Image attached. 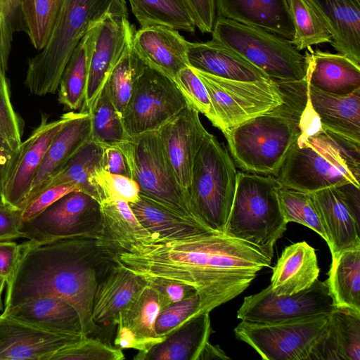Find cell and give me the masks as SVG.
Returning a JSON list of instances; mask_svg holds the SVG:
<instances>
[{"instance_id":"obj_1","label":"cell","mask_w":360,"mask_h":360,"mask_svg":"<svg viewBox=\"0 0 360 360\" xmlns=\"http://www.w3.org/2000/svg\"><path fill=\"white\" fill-rule=\"evenodd\" d=\"M113 261L146 283H177L194 290L204 311L243 292L271 260L255 246L224 233L148 238L113 255Z\"/></svg>"},{"instance_id":"obj_2","label":"cell","mask_w":360,"mask_h":360,"mask_svg":"<svg viewBox=\"0 0 360 360\" xmlns=\"http://www.w3.org/2000/svg\"><path fill=\"white\" fill-rule=\"evenodd\" d=\"M98 238L85 236L20 243L16 266L6 281L1 312L30 299L56 296L77 310L85 336L98 331L92 319L94 294L114 262L113 254Z\"/></svg>"},{"instance_id":"obj_3","label":"cell","mask_w":360,"mask_h":360,"mask_svg":"<svg viewBox=\"0 0 360 360\" xmlns=\"http://www.w3.org/2000/svg\"><path fill=\"white\" fill-rule=\"evenodd\" d=\"M278 82L283 94L282 104L224 134L236 163L250 173L276 176L302 132L308 102L307 77Z\"/></svg>"},{"instance_id":"obj_4","label":"cell","mask_w":360,"mask_h":360,"mask_svg":"<svg viewBox=\"0 0 360 360\" xmlns=\"http://www.w3.org/2000/svg\"><path fill=\"white\" fill-rule=\"evenodd\" d=\"M359 146L322 127L302 132L276 178L283 187L306 193L347 183L360 186Z\"/></svg>"},{"instance_id":"obj_5","label":"cell","mask_w":360,"mask_h":360,"mask_svg":"<svg viewBox=\"0 0 360 360\" xmlns=\"http://www.w3.org/2000/svg\"><path fill=\"white\" fill-rule=\"evenodd\" d=\"M111 13L129 15L125 0H64L49 42L28 60L24 84L30 92L38 96L54 94L77 44Z\"/></svg>"},{"instance_id":"obj_6","label":"cell","mask_w":360,"mask_h":360,"mask_svg":"<svg viewBox=\"0 0 360 360\" xmlns=\"http://www.w3.org/2000/svg\"><path fill=\"white\" fill-rule=\"evenodd\" d=\"M281 185L271 175L238 172L235 195L224 234L245 241L271 260L287 224L281 211Z\"/></svg>"},{"instance_id":"obj_7","label":"cell","mask_w":360,"mask_h":360,"mask_svg":"<svg viewBox=\"0 0 360 360\" xmlns=\"http://www.w3.org/2000/svg\"><path fill=\"white\" fill-rule=\"evenodd\" d=\"M238 172L227 149L210 134L195 157L187 190L196 218L224 233L237 185Z\"/></svg>"},{"instance_id":"obj_8","label":"cell","mask_w":360,"mask_h":360,"mask_svg":"<svg viewBox=\"0 0 360 360\" xmlns=\"http://www.w3.org/2000/svg\"><path fill=\"white\" fill-rule=\"evenodd\" d=\"M212 39L233 49L270 79L297 81L305 77L307 62L290 40L259 27L217 18Z\"/></svg>"},{"instance_id":"obj_9","label":"cell","mask_w":360,"mask_h":360,"mask_svg":"<svg viewBox=\"0 0 360 360\" xmlns=\"http://www.w3.org/2000/svg\"><path fill=\"white\" fill-rule=\"evenodd\" d=\"M119 145L127 155L131 178L138 184L140 195L200 222L193 213L188 192L176 179L157 131L131 137Z\"/></svg>"},{"instance_id":"obj_10","label":"cell","mask_w":360,"mask_h":360,"mask_svg":"<svg viewBox=\"0 0 360 360\" xmlns=\"http://www.w3.org/2000/svg\"><path fill=\"white\" fill-rule=\"evenodd\" d=\"M193 70L210 98L211 109L207 117L224 134L284 101L276 80L236 81Z\"/></svg>"},{"instance_id":"obj_11","label":"cell","mask_w":360,"mask_h":360,"mask_svg":"<svg viewBox=\"0 0 360 360\" xmlns=\"http://www.w3.org/2000/svg\"><path fill=\"white\" fill-rule=\"evenodd\" d=\"M330 313L275 323L242 321L234 333L237 339L251 346L263 359L309 360Z\"/></svg>"},{"instance_id":"obj_12","label":"cell","mask_w":360,"mask_h":360,"mask_svg":"<svg viewBox=\"0 0 360 360\" xmlns=\"http://www.w3.org/2000/svg\"><path fill=\"white\" fill-rule=\"evenodd\" d=\"M188 104L172 78L146 65L122 116L125 131L130 138L157 131Z\"/></svg>"},{"instance_id":"obj_13","label":"cell","mask_w":360,"mask_h":360,"mask_svg":"<svg viewBox=\"0 0 360 360\" xmlns=\"http://www.w3.org/2000/svg\"><path fill=\"white\" fill-rule=\"evenodd\" d=\"M101 205L82 191L71 192L33 219L22 222V238L42 242L75 237L101 236Z\"/></svg>"},{"instance_id":"obj_14","label":"cell","mask_w":360,"mask_h":360,"mask_svg":"<svg viewBox=\"0 0 360 360\" xmlns=\"http://www.w3.org/2000/svg\"><path fill=\"white\" fill-rule=\"evenodd\" d=\"M335 308L327 280L291 295H277L270 285L247 296L237 311L238 319L254 323H275L328 314Z\"/></svg>"},{"instance_id":"obj_15","label":"cell","mask_w":360,"mask_h":360,"mask_svg":"<svg viewBox=\"0 0 360 360\" xmlns=\"http://www.w3.org/2000/svg\"><path fill=\"white\" fill-rule=\"evenodd\" d=\"M95 30L83 111L93 105L135 32L128 15L120 13L109 14L95 26Z\"/></svg>"},{"instance_id":"obj_16","label":"cell","mask_w":360,"mask_h":360,"mask_svg":"<svg viewBox=\"0 0 360 360\" xmlns=\"http://www.w3.org/2000/svg\"><path fill=\"white\" fill-rule=\"evenodd\" d=\"M84 337L48 331L0 314V360H51Z\"/></svg>"},{"instance_id":"obj_17","label":"cell","mask_w":360,"mask_h":360,"mask_svg":"<svg viewBox=\"0 0 360 360\" xmlns=\"http://www.w3.org/2000/svg\"><path fill=\"white\" fill-rule=\"evenodd\" d=\"M65 119L66 113L53 121H49V116L42 115L38 127L22 141L3 191L1 200L4 205L22 210L34 176Z\"/></svg>"},{"instance_id":"obj_18","label":"cell","mask_w":360,"mask_h":360,"mask_svg":"<svg viewBox=\"0 0 360 360\" xmlns=\"http://www.w3.org/2000/svg\"><path fill=\"white\" fill-rule=\"evenodd\" d=\"M157 132L179 184L187 191L197 153L211 134L189 103Z\"/></svg>"},{"instance_id":"obj_19","label":"cell","mask_w":360,"mask_h":360,"mask_svg":"<svg viewBox=\"0 0 360 360\" xmlns=\"http://www.w3.org/2000/svg\"><path fill=\"white\" fill-rule=\"evenodd\" d=\"M332 258L360 247V212L349 203L340 186L311 193Z\"/></svg>"},{"instance_id":"obj_20","label":"cell","mask_w":360,"mask_h":360,"mask_svg":"<svg viewBox=\"0 0 360 360\" xmlns=\"http://www.w3.org/2000/svg\"><path fill=\"white\" fill-rule=\"evenodd\" d=\"M188 43L178 30L161 25L141 27L131 41L134 51L146 65L173 80L189 66Z\"/></svg>"},{"instance_id":"obj_21","label":"cell","mask_w":360,"mask_h":360,"mask_svg":"<svg viewBox=\"0 0 360 360\" xmlns=\"http://www.w3.org/2000/svg\"><path fill=\"white\" fill-rule=\"evenodd\" d=\"M91 139L89 112H66L65 121L45 154L22 208L40 192L47 181Z\"/></svg>"},{"instance_id":"obj_22","label":"cell","mask_w":360,"mask_h":360,"mask_svg":"<svg viewBox=\"0 0 360 360\" xmlns=\"http://www.w3.org/2000/svg\"><path fill=\"white\" fill-rule=\"evenodd\" d=\"M147 284L115 262L100 279L94 294L92 319L99 326L117 325L120 313Z\"/></svg>"},{"instance_id":"obj_23","label":"cell","mask_w":360,"mask_h":360,"mask_svg":"<svg viewBox=\"0 0 360 360\" xmlns=\"http://www.w3.org/2000/svg\"><path fill=\"white\" fill-rule=\"evenodd\" d=\"M217 18L259 27L288 40L295 29L288 0H215Z\"/></svg>"},{"instance_id":"obj_24","label":"cell","mask_w":360,"mask_h":360,"mask_svg":"<svg viewBox=\"0 0 360 360\" xmlns=\"http://www.w3.org/2000/svg\"><path fill=\"white\" fill-rule=\"evenodd\" d=\"M188 60L192 68L226 79L256 82L270 79L261 69L221 43H188Z\"/></svg>"},{"instance_id":"obj_25","label":"cell","mask_w":360,"mask_h":360,"mask_svg":"<svg viewBox=\"0 0 360 360\" xmlns=\"http://www.w3.org/2000/svg\"><path fill=\"white\" fill-rule=\"evenodd\" d=\"M360 360V312L335 307L309 360Z\"/></svg>"},{"instance_id":"obj_26","label":"cell","mask_w":360,"mask_h":360,"mask_svg":"<svg viewBox=\"0 0 360 360\" xmlns=\"http://www.w3.org/2000/svg\"><path fill=\"white\" fill-rule=\"evenodd\" d=\"M305 52L308 84L332 94L347 95L360 89V65L340 53L307 48Z\"/></svg>"},{"instance_id":"obj_27","label":"cell","mask_w":360,"mask_h":360,"mask_svg":"<svg viewBox=\"0 0 360 360\" xmlns=\"http://www.w3.org/2000/svg\"><path fill=\"white\" fill-rule=\"evenodd\" d=\"M307 96L323 129L360 143V89L336 95L308 84Z\"/></svg>"},{"instance_id":"obj_28","label":"cell","mask_w":360,"mask_h":360,"mask_svg":"<svg viewBox=\"0 0 360 360\" xmlns=\"http://www.w3.org/2000/svg\"><path fill=\"white\" fill-rule=\"evenodd\" d=\"M319 271L315 250L305 241L293 243L273 268L270 286L277 295H291L311 287Z\"/></svg>"},{"instance_id":"obj_29","label":"cell","mask_w":360,"mask_h":360,"mask_svg":"<svg viewBox=\"0 0 360 360\" xmlns=\"http://www.w3.org/2000/svg\"><path fill=\"white\" fill-rule=\"evenodd\" d=\"M1 314L48 331L82 333L77 310L66 300L56 296L30 299Z\"/></svg>"},{"instance_id":"obj_30","label":"cell","mask_w":360,"mask_h":360,"mask_svg":"<svg viewBox=\"0 0 360 360\" xmlns=\"http://www.w3.org/2000/svg\"><path fill=\"white\" fill-rule=\"evenodd\" d=\"M210 313L196 316L135 360H199L212 333Z\"/></svg>"},{"instance_id":"obj_31","label":"cell","mask_w":360,"mask_h":360,"mask_svg":"<svg viewBox=\"0 0 360 360\" xmlns=\"http://www.w3.org/2000/svg\"><path fill=\"white\" fill-rule=\"evenodd\" d=\"M326 20L330 44L360 65V0H313Z\"/></svg>"},{"instance_id":"obj_32","label":"cell","mask_w":360,"mask_h":360,"mask_svg":"<svg viewBox=\"0 0 360 360\" xmlns=\"http://www.w3.org/2000/svg\"><path fill=\"white\" fill-rule=\"evenodd\" d=\"M102 229L99 243L113 255L151 235L142 226L129 204L123 200L101 204Z\"/></svg>"},{"instance_id":"obj_33","label":"cell","mask_w":360,"mask_h":360,"mask_svg":"<svg viewBox=\"0 0 360 360\" xmlns=\"http://www.w3.org/2000/svg\"><path fill=\"white\" fill-rule=\"evenodd\" d=\"M129 204L152 238H178L202 233H216L198 221L173 212L141 195L136 202Z\"/></svg>"},{"instance_id":"obj_34","label":"cell","mask_w":360,"mask_h":360,"mask_svg":"<svg viewBox=\"0 0 360 360\" xmlns=\"http://www.w3.org/2000/svg\"><path fill=\"white\" fill-rule=\"evenodd\" d=\"M160 310L158 292L147 283L120 313L117 323L134 333L139 353L148 352L166 338L155 331V322Z\"/></svg>"},{"instance_id":"obj_35","label":"cell","mask_w":360,"mask_h":360,"mask_svg":"<svg viewBox=\"0 0 360 360\" xmlns=\"http://www.w3.org/2000/svg\"><path fill=\"white\" fill-rule=\"evenodd\" d=\"M96 39L94 27L79 41L63 70L58 86V101L71 110L84 103L89 68Z\"/></svg>"},{"instance_id":"obj_36","label":"cell","mask_w":360,"mask_h":360,"mask_svg":"<svg viewBox=\"0 0 360 360\" xmlns=\"http://www.w3.org/2000/svg\"><path fill=\"white\" fill-rule=\"evenodd\" d=\"M327 282L335 307L360 312V247L332 258Z\"/></svg>"},{"instance_id":"obj_37","label":"cell","mask_w":360,"mask_h":360,"mask_svg":"<svg viewBox=\"0 0 360 360\" xmlns=\"http://www.w3.org/2000/svg\"><path fill=\"white\" fill-rule=\"evenodd\" d=\"M141 27L161 25L194 32L195 22L188 0H128Z\"/></svg>"},{"instance_id":"obj_38","label":"cell","mask_w":360,"mask_h":360,"mask_svg":"<svg viewBox=\"0 0 360 360\" xmlns=\"http://www.w3.org/2000/svg\"><path fill=\"white\" fill-rule=\"evenodd\" d=\"M101 145L91 139L47 181L40 192L51 186L69 184L98 201L89 179L95 168L101 166Z\"/></svg>"},{"instance_id":"obj_39","label":"cell","mask_w":360,"mask_h":360,"mask_svg":"<svg viewBox=\"0 0 360 360\" xmlns=\"http://www.w3.org/2000/svg\"><path fill=\"white\" fill-rule=\"evenodd\" d=\"M295 33L290 41L297 50L330 42L328 24L313 0H288Z\"/></svg>"},{"instance_id":"obj_40","label":"cell","mask_w":360,"mask_h":360,"mask_svg":"<svg viewBox=\"0 0 360 360\" xmlns=\"http://www.w3.org/2000/svg\"><path fill=\"white\" fill-rule=\"evenodd\" d=\"M64 0H21L19 10L33 46L42 50L49 41Z\"/></svg>"},{"instance_id":"obj_41","label":"cell","mask_w":360,"mask_h":360,"mask_svg":"<svg viewBox=\"0 0 360 360\" xmlns=\"http://www.w3.org/2000/svg\"><path fill=\"white\" fill-rule=\"evenodd\" d=\"M131 41L105 84L108 95L121 117L130 100L135 84L146 65L134 51Z\"/></svg>"},{"instance_id":"obj_42","label":"cell","mask_w":360,"mask_h":360,"mask_svg":"<svg viewBox=\"0 0 360 360\" xmlns=\"http://www.w3.org/2000/svg\"><path fill=\"white\" fill-rule=\"evenodd\" d=\"M87 111L94 142L101 146H115L130 139L105 86Z\"/></svg>"},{"instance_id":"obj_43","label":"cell","mask_w":360,"mask_h":360,"mask_svg":"<svg viewBox=\"0 0 360 360\" xmlns=\"http://www.w3.org/2000/svg\"><path fill=\"white\" fill-rule=\"evenodd\" d=\"M278 199L287 223L296 222L316 232L326 241V233L311 193L281 186Z\"/></svg>"},{"instance_id":"obj_44","label":"cell","mask_w":360,"mask_h":360,"mask_svg":"<svg viewBox=\"0 0 360 360\" xmlns=\"http://www.w3.org/2000/svg\"><path fill=\"white\" fill-rule=\"evenodd\" d=\"M89 181L100 204L115 200L133 203L140 198L139 186L134 179L110 173L101 166L95 168Z\"/></svg>"},{"instance_id":"obj_45","label":"cell","mask_w":360,"mask_h":360,"mask_svg":"<svg viewBox=\"0 0 360 360\" xmlns=\"http://www.w3.org/2000/svg\"><path fill=\"white\" fill-rule=\"evenodd\" d=\"M205 313L199 295L193 292L160 311L155 322V331L166 338L191 319Z\"/></svg>"},{"instance_id":"obj_46","label":"cell","mask_w":360,"mask_h":360,"mask_svg":"<svg viewBox=\"0 0 360 360\" xmlns=\"http://www.w3.org/2000/svg\"><path fill=\"white\" fill-rule=\"evenodd\" d=\"M124 358L120 348L101 339L86 336L57 352L51 360H122Z\"/></svg>"},{"instance_id":"obj_47","label":"cell","mask_w":360,"mask_h":360,"mask_svg":"<svg viewBox=\"0 0 360 360\" xmlns=\"http://www.w3.org/2000/svg\"><path fill=\"white\" fill-rule=\"evenodd\" d=\"M6 73L0 66V134L13 150H17L22 143L21 124L12 105Z\"/></svg>"},{"instance_id":"obj_48","label":"cell","mask_w":360,"mask_h":360,"mask_svg":"<svg viewBox=\"0 0 360 360\" xmlns=\"http://www.w3.org/2000/svg\"><path fill=\"white\" fill-rule=\"evenodd\" d=\"M174 81L188 103L207 117L211 109L210 98L203 83L193 69L190 66L183 68Z\"/></svg>"},{"instance_id":"obj_49","label":"cell","mask_w":360,"mask_h":360,"mask_svg":"<svg viewBox=\"0 0 360 360\" xmlns=\"http://www.w3.org/2000/svg\"><path fill=\"white\" fill-rule=\"evenodd\" d=\"M21 0H1L0 8V66L6 72L11 49L14 20Z\"/></svg>"},{"instance_id":"obj_50","label":"cell","mask_w":360,"mask_h":360,"mask_svg":"<svg viewBox=\"0 0 360 360\" xmlns=\"http://www.w3.org/2000/svg\"><path fill=\"white\" fill-rule=\"evenodd\" d=\"M79 191L75 185L65 184L49 187L30 200L22 210V223L39 215L65 195Z\"/></svg>"},{"instance_id":"obj_51","label":"cell","mask_w":360,"mask_h":360,"mask_svg":"<svg viewBox=\"0 0 360 360\" xmlns=\"http://www.w3.org/2000/svg\"><path fill=\"white\" fill-rule=\"evenodd\" d=\"M101 167L105 171L131 178V170L127 154L119 145L101 146Z\"/></svg>"},{"instance_id":"obj_52","label":"cell","mask_w":360,"mask_h":360,"mask_svg":"<svg viewBox=\"0 0 360 360\" xmlns=\"http://www.w3.org/2000/svg\"><path fill=\"white\" fill-rule=\"evenodd\" d=\"M21 224V210L4 204L0 206V241L22 238L20 231Z\"/></svg>"},{"instance_id":"obj_53","label":"cell","mask_w":360,"mask_h":360,"mask_svg":"<svg viewBox=\"0 0 360 360\" xmlns=\"http://www.w3.org/2000/svg\"><path fill=\"white\" fill-rule=\"evenodd\" d=\"M195 26L202 33H211L216 20L215 0H188Z\"/></svg>"},{"instance_id":"obj_54","label":"cell","mask_w":360,"mask_h":360,"mask_svg":"<svg viewBox=\"0 0 360 360\" xmlns=\"http://www.w3.org/2000/svg\"><path fill=\"white\" fill-rule=\"evenodd\" d=\"M147 283L152 285L158 290L161 310L195 292L186 285L174 282L156 281Z\"/></svg>"},{"instance_id":"obj_55","label":"cell","mask_w":360,"mask_h":360,"mask_svg":"<svg viewBox=\"0 0 360 360\" xmlns=\"http://www.w3.org/2000/svg\"><path fill=\"white\" fill-rule=\"evenodd\" d=\"M20 244L0 241V276L8 278L12 274L18 259Z\"/></svg>"},{"instance_id":"obj_56","label":"cell","mask_w":360,"mask_h":360,"mask_svg":"<svg viewBox=\"0 0 360 360\" xmlns=\"http://www.w3.org/2000/svg\"><path fill=\"white\" fill-rule=\"evenodd\" d=\"M18 149L13 150L0 134V198L15 161Z\"/></svg>"},{"instance_id":"obj_57","label":"cell","mask_w":360,"mask_h":360,"mask_svg":"<svg viewBox=\"0 0 360 360\" xmlns=\"http://www.w3.org/2000/svg\"><path fill=\"white\" fill-rule=\"evenodd\" d=\"M114 344L120 349L138 350V342L134 333L128 328L117 323Z\"/></svg>"},{"instance_id":"obj_58","label":"cell","mask_w":360,"mask_h":360,"mask_svg":"<svg viewBox=\"0 0 360 360\" xmlns=\"http://www.w3.org/2000/svg\"><path fill=\"white\" fill-rule=\"evenodd\" d=\"M216 359H229L230 358L226 355L218 345H212L209 342L203 349L199 360Z\"/></svg>"},{"instance_id":"obj_59","label":"cell","mask_w":360,"mask_h":360,"mask_svg":"<svg viewBox=\"0 0 360 360\" xmlns=\"http://www.w3.org/2000/svg\"><path fill=\"white\" fill-rule=\"evenodd\" d=\"M7 278L0 276V311L4 310V303L2 301V295L6 288Z\"/></svg>"},{"instance_id":"obj_60","label":"cell","mask_w":360,"mask_h":360,"mask_svg":"<svg viewBox=\"0 0 360 360\" xmlns=\"http://www.w3.org/2000/svg\"><path fill=\"white\" fill-rule=\"evenodd\" d=\"M2 205H4V203H3L2 200H1V199L0 198V206Z\"/></svg>"},{"instance_id":"obj_61","label":"cell","mask_w":360,"mask_h":360,"mask_svg":"<svg viewBox=\"0 0 360 360\" xmlns=\"http://www.w3.org/2000/svg\"><path fill=\"white\" fill-rule=\"evenodd\" d=\"M1 0H0V8H1Z\"/></svg>"}]
</instances>
